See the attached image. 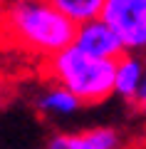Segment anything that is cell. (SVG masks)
<instances>
[{
	"mask_svg": "<svg viewBox=\"0 0 146 149\" xmlns=\"http://www.w3.org/2000/svg\"><path fill=\"white\" fill-rule=\"evenodd\" d=\"M116 60H99L79 50L77 45L60 50L45 60L47 80L67 87L82 104H99L114 95Z\"/></svg>",
	"mask_w": 146,
	"mask_h": 149,
	"instance_id": "obj_2",
	"label": "cell"
},
{
	"mask_svg": "<svg viewBox=\"0 0 146 149\" xmlns=\"http://www.w3.org/2000/svg\"><path fill=\"white\" fill-rule=\"evenodd\" d=\"M3 27H5V0H0V37H3Z\"/></svg>",
	"mask_w": 146,
	"mask_h": 149,
	"instance_id": "obj_11",
	"label": "cell"
},
{
	"mask_svg": "<svg viewBox=\"0 0 146 149\" xmlns=\"http://www.w3.org/2000/svg\"><path fill=\"white\" fill-rule=\"evenodd\" d=\"M136 107H139V109H144V112H146V80H144V87H141L139 97H136Z\"/></svg>",
	"mask_w": 146,
	"mask_h": 149,
	"instance_id": "obj_10",
	"label": "cell"
},
{
	"mask_svg": "<svg viewBox=\"0 0 146 149\" xmlns=\"http://www.w3.org/2000/svg\"><path fill=\"white\" fill-rule=\"evenodd\" d=\"M104 17L126 52H146V0H107Z\"/></svg>",
	"mask_w": 146,
	"mask_h": 149,
	"instance_id": "obj_3",
	"label": "cell"
},
{
	"mask_svg": "<svg viewBox=\"0 0 146 149\" xmlns=\"http://www.w3.org/2000/svg\"><path fill=\"white\" fill-rule=\"evenodd\" d=\"M50 3L74 25L99 20L104 15V5H107V0H50Z\"/></svg>",
	"mask_w": 146,
	"mask_h": 149,
	"instance_id": "obj_8",
	"label": "cell"
},
{
	"mask_svg": "<svg viewBox=\"0 0 146 149\" xmlns=\"http://www.w3.org/2000/svg\"><path fill=\"white\" fill-rule=\"evenodd\" d=\"M77 25L69 22L50 0H5L3 40L22 52L50 60L74 42Z\"/></svg>",
	"mask_w": 146,
	"mask_h": 149,
	"instance_id": "obj_1",
	"label": "cell"
},
{
	"mask_svg": "<svg viewBox=\"0 0 146 149\" xmlns=\"http://www.w3.org/2000/svg\"><path fill=\"white\" fill-rule=\"evenodd\" d=\"M72 45H77L79 50H84L87 55L99 57V60H119L121 55H126V47L121 42V37L116 35V30L104 17L77 25Z\"/></svg>",
	"mask_w": 146,
	"mask_h": 149,
	"instance_id": "obj_4",
	"label": "cell"
},
{
	"mask_svg": "<svg viewBox=\"0 0 146 149\" xmlns=\"http://www.w3.org/2000/svg\"><path fill=\"white\" fill-rule=\"evenodd\" d=\"M32 104L40 112V117H47V119H69L84 107L67 87L57 85V82H52V80L45 82V85H40L35 90Z\"/></svg>",
	"mask_w": 146,
	"mask_h": 149,
	"instance_id": "obj_6",
	"label": "cell"
},
{
	"mask_svg": "<svg viewBox=\"0 0 146 149\" xmlns=\"http://www.w3.org/2000/svg\"><path fill=\"white\" fill-rule=\"evenodd\" d=\"M8 97V80H5V72H3V67H0V104H3V100Z\"/></svg>",
	"mask_w": 146,
	"mask_h": 149,
	"instance_id": "obj_9",
	"label": "cell"
},
{
	"mask_svg": "<svg viewBox=\"0 0 146 149\" xmlns=\"http://www.w3.org/2000/svg\"><path fill=\"white\" fill-rule=\"evenodd\" d=\"M146 80V65L134 52H126L116 60V72H114V95L124 102H134L139 97L141 87Z\"/></svg>",
	"mask_w": 146,
	"mask_h": 149,
	"instance_id": "obj_7",
	"label": "cell"
},
{
	"mask_svg": "<svg viewBox=\"0 0 146 149\" xmlns=\"http://www.w3.org/2000/svg\"><path fill=\"white\" fill-rule=\"evenodd\" d=\"M124 137L116 127H87L77 132H55L42 149H121Z\"/></svg>",
	"mask_w": 146,
	"mask_h": 149,
	"instance_id": "obj_5",
	"label": "cell"
}]
</instances>
